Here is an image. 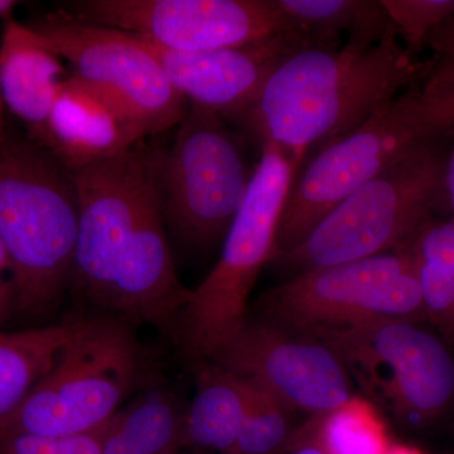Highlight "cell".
I'll return each instance as SVG.
<instances>
[{
  "instance_id": "6da1fadb",
  "label": "cell",
  "mask_w": 454,
  "mask_h": 454,
  "mask_svg": "<svg viewBox=\"0 0 454 454\" xmlns=\"http://www.w3.org/2000/svg\"><path fill=\"white\" fill-rule=\"evenodd\" d=\"M154 154L145 139L70 170L79 200L70 289L100 315L154 325L172 339L192 289L176 271Z\"/></svg>"
},
{
  "instance_id": "7a4b0ae2",
  "label": "cell",
  "mask_w": 454,
  "mask_h": 454,
  "mask_svg": "<svg viewBox=\"0 0 454 454\" xmlns=\"http://www.w3.org/2000/svg\"><path fill=\"white\" fill-rule=\"evenodd\" d=\"M428 68L396 33L372 46L346 41L337 50H301L278 66L227 124L260 148L286 149L303 164L423 82Z\"/></svg>"
},
{
  "instance_id": "3957f363",
  "label": "cell",
  "mask_w": 454,
  "mask_h": 454,
  "mask_svg": "<svg viewBox=\"0 0 454 454\" xmlns=\"http://www.w3.org/2000/svg\"><path fill=\"white\" fill-rule=\"evenodd\" d=\"M79 200L70 169L28 136L0 139V241L12 306L29 318L55 313L70 289Z\"/></svg>"
},
{
  "instance_id": "277c9868",
  "label": "cell",
  "mask_w": 454,
  "mask_h": 454,
  "mask_svg": "<svg viewBox=\"0 0 454 454\" xmlns=\"http://www.w3.org/2000/svg\"><path fill=\"white\" fill-rule=\"evenodd\" d=\"M450 139L418 143L387 169L337 203L301 243L271 264L294 277L393 252L414 240L447 207L444 166Z\"/></svg>"
},
{
  "instance_id": "5b68a950",
  "label": "cell",
  "mask_w": 454,
  "mask_h": 454,
  "mask_svg": "<svg viewBox=\"0 0 454 454\" xmlns=\"http://www.w3.org/2000/svg\"><path fill=\"white\" fill-rule=\"evenodd\" d=\"M249 190L207 277L191 291L172 340L191 360H211L243 325L247 300L276 254L278 225L301 160L265 145Z\"/></svg>"
},
{
  "instance_id": "8992f818",
  "label": "cell",
  "mask_w": 454,
  "mask_h": 454,
  "mask_svg": "<svg viewBox=\"0 0 454 454\" xmlns=\"http://www.w3.org/2000/svg\"><path fill=\"white\" fill-rule=\"evenodd\" d=\"M169 149H155L158 197L169 238L191 252L223 241L255 172L247 143L219 114L190 106Z\"/></svg>"
},
{
  "instance_id": "52a82bcc",
  "label": "cell",
  "mask_w": 454,
  "mask_h": 454,
  "mask_svg": "<svg viewBox=\"0 0 454 454\" xmlns=\"http://www.w3.org/2000/svg\"><path fill=\"white\" fill-rule=\"evenodd\" d=\"M134 327L118 317H88L55 366L0 422V435L74 437L106 426L138 381Z\"/></svg>"
},
{
  "instance_id": "ba28073f",
  "label": "cell",
  "mask_w": 454,
  "mask_h": 454,
  "mask_svg": "<svg viewBox=\"0 0 454 454\" xmlns=\"http://www.w3.org/2000/svg\"><path fill=\"white\" fill-rule=\"evenodd\" d=\"M259 309L307 336L375 322H427L411 244L288 278L262 295Z\"/></svg>"
},
{
  "instance_id": "9c48e42d",
  "label": "cell",
  "mask_w": 454,
  "mask_h": 454,
  "mask_svg": "<svg viewBox=\"0 0 454 454\" xmlns=\"http://www.w3.org/2000/svg\"><path fill=\"white\" fill-rule=\"evenodd\" d=\"M35 40L71 66V79L100 98L142 139L177 127L190 104L153 57L116 29L59 9L26 25Z\"/></svg>"
},
{
  "instance_id": "30bf717a",
  "label": "cell",
  "mask_w": 454,
  "mask_h": 454,
  "mask_svg": "<svg viewBox=\"0 0 454 454\" xmlns=\"http://www.w3.org/2000/svg\"><path fill=\"white\" fill-rule=\"evenodd\" d=\"M420 82L406 89L356 129L322 146L304 160L289 188L278 225L274 255L297 247L337 203L418 143L442 139L427 115L419 95Z\"/></svg>"
},
{
  "instance_id": "8fae6325",
  "label": "cell",
  "mask_w": 454,
  "mask_h": 454,
  "mask_svg": "<svg viewBox=\"0 0 454 454\" xmlns=\"http://www.w3.org/2000/svg\"><path fill=\"white\" fill-rule=\"evenodd\" d=\"M310 337L333 348L348 375L405 426H429L454 406L450 343L422 324L375 322Z\"/></svg>"
},
{
  "instance_id": "7c38bea8",
  "label": "cell",
  "mask_w": 454,
  "mask_h": 454,
  "mask_svg": "<svg viewBox=\"0 0 454 454\" xmlns=\"http://www.w3.org/2000/svg\"><path fill=\"white\" fill-rule=\"evenodd\" d=\"M61 9L82 22L184 52L244 46L294 31L276 0H74Z\"/></svg>"
},
{
  "instance_id": "4fadbf2b",
  "label": "cell",
  "mask_w": 454,
  "mask_h": 454,
  "mask_svg": "<svg viewBox=\"0 0 454 454\" xmlns=\"http://www.w3.org/2000/svg\"><path fill=\"white\" fill-rule=\"evenodd\" d=\"M208 361L262 385L292 411L322 415L352 396L348 370L333 348L265 317L247 316Z\"/></svg>"
},
{
  "instance_id": "5bb4252c",
  "label": "cell",
  "mask_w": 454,
  "mask_h": 454,
  "mask_svg": "<svg viewBox=\"0 0 454 454\" xmlns=\"http://www.w3.org/2000/svg\"><path fill=\"white\" fill-rule=\"evenodd\" d=\"M153 57L179 94L192 106L230 121L258 95L271 73L294 53L310 49L297 31L230 49L184 52L124 32Z\"/></svg>"
},
{
  "instance_id": "9a60e30c",
  "label": "cell",
  "mask_w": 454,
  "mask_h": 454,
  "mask_svg": "<svg viewBox=\"0 0 454 454\" xmlns=\"http://www.w3.org/2000/svg\"><path fill=\"white\" fill-rule=\"evenodd\" d=\"M59 57L42 47L28 27L5 23L0 41V95L9 112L42 146L51 114L67 80Z\"/></svg>"
},
{
  "instance_id": "2e32d148",
  "label": "cell",
  "mask_w": 454,
  "mask_h": 454,
  "mask_svg": "<svg viewBox=\"0 0 454 454\" xmlns=\"http://www.w3.org/2000/svg\"><path fill=\"white\" fill-rule=\"evenodd\" d=\"M140 140L145 139L68 74L51 114L44 148L71 170L119 153Z\"/></svg>"
},
{
  "instance_id": "e0dca14e",
  "label": "cell",
  "mask_w": 454,
  "mask_h": 454,
  "mask_svg": "<svg viewBox=\"0 0 454 454\" xmlns=\"http://www.w3.org/2000/svg\"><path fill=\"white\" fill-rule=\"evenodd\" d=\"M197 364L196 394L186 409L184 448L227 454L243 427L249 382L211 361Z\"/></svg>"
},
{
  "instance_id": "ac0fdd59",
  "label": "cell",
  "mask_w": 454,
  "mask_h": 454,
  "mask_svg": "<svg viewBox=\"0 0 454 454\" xmlns=\"http://www.w3.org/2000/svg\"><path fill=\"white\" fill-rule=\"evenodd\" d=\"M310 49L337 50L340 37L372 46L394 35L380 0H276Z\"/></svg>"
},
{
  "instance_id": "d6986e66",
  "label": "cell",
  "mask_w": 454,
  "mask_h": 454,
  "mask_svg": "<svg viewBox=\"0 0 454 454\" xmlns=\"http://www.w3.org/2000/svg\"><path fill=\"white\" fill-rule=\"evenodd\" d=\"M86 319L88 317H80L61 324L0 333V422L13 413L51 372Z\"/></svg>"
},
{
  "instance_id": "ffe728a7",
  "label": "cell",
  "mask_w": 454,
  "mask_h": 454,
  "mask_svg": "<svg viewBox=\"0 0 454 454\" xmlns=\"http://www.w3.org/2000/svg\"><path fill=\"white\" fill-rule=\"evenodd\" d=\"M184 413L169 391H146L114 415L100 454H178Z\"/></svg>"
},
{
  "instance_id": "44dd1931",
  "label": "cell",
  "mask_w": 454,
  "mask_h": 454,
  "mask_svg": "<svg viewBox=\"0 0 454 454\" xmlns=\"http://www.w3.org/2000/svg\"><path fill=\"white\" fill-rule=\"evenodd\" d=\"M411 247L426 321L454 345V221L430 220Z\"/></svg>"
},
{
  "instance_id": "7402d4cb",
  "label": "cell",
  "mask_w": 454,
  "mask_h": 454,
  "mask_svg": "<svg viewBox=\"0 0 454 454\" xmlns=\"http://www.w3.org/2000/svg\"><path fill=\"white\" fill-rule=\"evenodd\" d=\"M317 418L310 432L325 454H387L391 447L380 414L363 397L352 395Z\"/></svg>"
},
{
  "instance_id": "603a6c76",
  "label": "cell",
  "mask_w": 454,
  "mask_h": 454,
  "mask_svg": "<svg viewBox=\"0 0 454 454\" xmlns=\"http://www.w3.org/2000/svg\"><path fill=\"white\" fill-rule=\"evenodd\" d=\"M244 379V378H243ZM247 380V379H245ZM249 382V402L243 427L227 454H279L292 443V409L262 385Z\"/></svg>"
},
{
  "instance_id": "cb8c5ba5",
  "label": "cell",
  "mask_w": 454,
  "mask_h": 454,
  "mask_svg": "<svg viewBox=\"0 0 454 454\" xmlns=\"http://www.w3.org/2000/svg\"><path fill=\"white\" fill-rule=\"evenodd\" d=\"M397 37L413 56L428 46L430 35L454 16V0H380Z\"/></svg>"
},
{
  "instance_id": "d4e9b609",
  "label": "cell",
  "mask_w": 454,
  "mask_h": 454,
  "mask_svg": "<svg viewBox=\"0 0 454 454\" xmlns=\"http://www.w3.org/2000/svg\"><path fill=\"white\" fill-rule=\"evenodd\" d=\"M419 94L433 127L444 139L454 138V66L428 61Z\"/></svg>"
},
{
  "instance_id": "484cf974",
  "label": "cell",
  "mask_w": 454,
  "mask_h": 454,
  "mask_svg": "<svg viewBox=\"0 0 454 454\" xmlns=\"http://www.w3.org/2000/svg\"><path fill=\"white\" fill-rule=\"evenodd\" d=\"M109 423L88 434L74 435V437L50 438L33 434L0 435V454H100Z\"/></svg>"
},
{
  "instance_id": "4316f807",
  "label": "cell",
  "mask_w": 454,
  "mask_h": 454,
  "mask_svg": "<svg viewBox=\"0 0 454 454\" xmlns=\"http://www.w3.org/2000/svg\"><path fill=\"white\" fill-rule=\"evenodd\" d=\"M433 62L454 66V16L433 32L428 41Z\"/></svg>"
},
{
  "instance_id": "83f0119b",
  "label": "cell",
  "mask_w": 454,
  "mask_h": 454,
  "mask_svg": "<svg viewBox=\"0 0 454 454\" xmlns=\"http://www.w3.org/2000/svg\"><path fill=\"white\" fill-rule=\"evenodd\" d=\"M444 191H446L447 207L453 212L454 221V145L448 151L444 166Z\"/></svg>"
},
{
  "instance_id": "f1b7e54d",
  "label": "cell",
  "mask_w": 454,
  "mask_h": 454,
  "mask_svg": "<svg viewBox=\"0 0 454 454\" xmlns=\"http://www.w3.org/2000/svg\"><path fill=\"white\" fill-rule=\"evenodd\" d=\"M291 454H325L324 450L319 448L318 444L316 443L315 438H313L312 432L309 429V435H304L298 441V443L292 448Z\"/></svg>"
},
{
  "instance_id": "f546056e",
  "label": "cell",
  "mask_w": 454,
  "mask_h": 454,
  "mask_svg": "<svg viewBox=\"0 0 454 454\" xmlns=\"http://www.w3.org/2000/svg\"><path fill=\"white\" fill-rule=\"evenodd\" d=\"M16 0H0V20L3 22H11L13 20L14 9L17 8Z\"/></svg>"
},
{
  "instance_id": "4dcf8cb0",
  "label": "cell",
  "mask_w": 454,
  "mask_h": 454,
  "mask_svg": "<svg viewBox=\"0 0 454 454\" xmlns=\"http://www.w3.org/2000/svg\"><path fill=\"white\" fill-rule=\"evenodd\" d=\"M8 306H12V286L11 284L0 286V316Z\"/></svg>"
},
{
  "instance_id": "1f68e13d",
  "label": "cell",
  "mask_w": 454,
  "mask_h": 454,
  "mask_svg": "<svg viewBox=\"0 0 454 454\" xmlns=\"http://www.w3.org/2000/svg\"><path fill=\"white\" fill-rule=\"evenodd\" d=\"M387 454H423L417 448L404 446V444H391Z\"/></svg>"
},
{
  "instance_id": "d6a6232c",
  "label": "cell",
  "mask_w": 454,
  "mask_h": 454,
  "mask_svg": "<svg viewBox=\"0 0 454 454\" xmlns=\"http://www.w3.org/2000/svg\"><path fill=\"white\" fill-rule=\"evenodd\" d=\"M4 104H3L2 95H0V139L7 133V127H5L4 121Z\"/></svg>"
},
{
  "instance_id": "836d02e7",
  "label": "cell",
  "mask_w": 454,
  "mask_h": 454,
  "mask_svg": "<svg viewBox=\"0 0 454 454\" xmlns=\"http://www.w3.org/2000/svg\"><path fill=\"white\" fill-rule=\"evenodd\" d=\"M178 454H181V453H178ZM196 454H211V453H200V452H197Z\"/></svg>"
}]
</instances>
